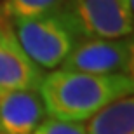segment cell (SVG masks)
<instances>
[{
	"instance_id": "cell-5",
	"label": "cell",
	"mask_w": 134,
	"mask_h": 134,
	"mask_svg": "<svg viewBox=\"0 0 134 134\" xmlns=\"http://www.w3.org/2000/svg\"><path fill=\"white\" fill-rule=\"evenodd\" d=\"M44 75L21 49L10 21L0 10V92L38 91Z\"/></svg>"
},
{
	"instance_id": "cell-9",
	"label": "cell",
	"mask_w": 134,
	"mask_h": 134,
	"mask_svg": "<svg viewBox=\"0 0 134 134\" xmlns=\"http://www.w3.org/2000/svg\"><path fill=\"white\" fill-rule=\"evenodd\" d=\"M33 134H85V125L79 122H63L56 119H44Z\"/></svg>"
},
{
	"instance_id": "cell-4",
	"label": "cell",
	"mask_w": 134,
	"mask_h": 134,
	"mask_svg": "<svg viewBox=\"0 0 134 134\" xmlns=\"http://www.w3.org/2000/svg\"><path fill=\"white\" fill-rule=\"evenodd\" d=\"M134 45L131 37L80 38L61 70L92 75H132Z\"/></svg>"
},
{
	"instance_id": "cell-6",
	"label": "cell",
	"mask_w": 134,
	"mask_h": 134,
	"mask_svg": "<svg viewBox=\"0 0 134 134\" xmlns=\"http://www.w3.org/2000/svg\"><path fill=\"white\" fill-rule=\"evenodd\" d=\"M45 115L38 91L0 92V134H33Z\"/></svg>"
},
{
	"instance_id": "cell-3",
	"label": "cell",
	"mask_w": 134,
	"mask_h": 134,
	"mask_svg": "<svg viewBox=\"0 0 134 134\" xmlns=\"http://www.w3.org/2000/svg\"><path fill=\"white\" fill-rule=\"evenodd\" d=\"M61 10L79 38L132 35V0H65Z\"/></svg>"
},
{
	"instance_id": "cell-8",
	"label": "cell",
	"mask_w": 134,
	"mask_h": 134,
	"mask_svg": "<svg viewBox=\"0 0 134 134\" xmlns=\"http://www.w3.org/2000/svg\"><path fill=\"white\" fill-rule=\"evenodd\" d=\"M63 2L65 0H5L0 10L7 19L35 18L58 10Z\"/></svg>"
},
{
	"instance_id": "cell-1",
	"label": "cell",
	"mask_w": 134,
	"mask_h": 134,
	"mask_svg": "<svg viewBox=\"0 0 134 134\" xmlns=\"http://www.w3.org/2000/svg\"><path fill=\"white\" fill-rule=\"evenodd\" d=\"M132 75H92L59 68L44 75L38 94L51 119L82 124L108 104L132 96Z\"/></svg>"
},
{
	"instance_id": "cell-7",
	"label": "cell",
	"mask_w": 134,
	"mask_h": 134,
	"mask_svg": "<svg viewBox=\"0 0 134 134\" xmlns=\"http://www.w3.org/2000/svg\"><path fill=\"white\" fill-rule=\"evenodd\" d=\"M85 134H134V99L122 98L87 120Z\"/></svg>"
},
{
	"instance_id": "cell-2",
	"label": "cell",
	"mask_w": 134,
	"mask_h": 134,
	"mask_svg": "<svg viewBox=\"0 0 134 134\" xmlns=\"http://www.w3.org/2000/svg\"><path fill=\"white\" fill-rule=\"evenodd\" d=\"M9 21L21 49L40 70H58L80 40L61 7L42 16Z\"/></svg>"
}]
</instances>
